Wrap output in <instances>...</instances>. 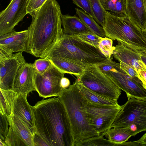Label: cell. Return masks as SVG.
<instances>
[{
    "label": "cell",
    "mask_w": 146,
    "mask_h": 146,
    "mask_svg": "<svg viewBox=\"0 0 146 146\" xmlns=\"http://www.w3.org/2000/svg\"><path fill=\"white\" fill-rule=\"evenodd\" d=\"M33 108L35 134L48 146H74L70 121L58 97L39 101Z\"/></svg>",
    "instance_id": "cell-1"
},
{
    "label": "cell",
    "mask_w": 146,
    "mask_h": 146,
    "mask_svg": "<svg viewBox=\"0 0 146 146\" xmlns=\"http://www.w3.org/2000/svg\"><path fill=\"white\" fill-rule=\"evenodd\" d=\"M29 14L32 17L27 29L29 54L43 58L64 34L60 7L56 0H47Z\"/></svg>",
    "instance_id": "cell-2"
},
{
    "label": "cell",
    "mask_w": 146,
    "mask_h": 146,
    "mask_svg": "<svg viewBox=\"0 0 146 146\" xmlns=\"http://www.w3.org/2000/svg\"><path fill=\"white\" fill-rule=\"evenodd\" d=\"M58 97L63 104L69 119L74 146L100 135L90 125L87 118L88 102L75 82L67 88H63Z\"/></svg>",
    "instance_id": "cell-3"
},
{
    "label": "cell",
    "mask_w": 146,
    "mask_h": 146,
    "mask_svg": "<svg viewBox=\"0 0 146 146\" xmlns=\"http://www.w3.org/2000/svg\"><path fill=\"white\" fill-rule=\"evenodd\" d=\"M60 57L84 67L97 65L109 60L95 47L84 42L74 35L64 33L43 58Z\"/></svg>",
    "instance_id": "cell-4"
},
{
    "label": "cell",
    "mask_w": 146,
    "mask_h": 146,
    "mask_svg": "<svg viewBox=\"0 0 146 146\" xmlns=\"http://www.w3.org/2000/svg\"><path fill=\"white\" fill-rule=\"evenodd\" d=\"M103 28L106 37L124 42L138 50L146 51V35L144 31L128 17H115L106 11Z\"/></svg>",
    "instance_id": "cell-5"
},
{
    "label": "cell",
    "mask_w": 146,
    "mask_h": 146,
    "mask_svg": "<svg viewBox=\"0 0 146 146\" xmlns=\"http://www.w3.org/2000/svg\"><path fill=\"white\" fill-rule=\"evenodd\" d=\"M127 96V100L121 106L111 128L129 127L135 136L146 131V100Z\"/></svg>",
    "instance_id": "cell-6"
},
{
    "label": "cell",
    "mask_w": 146,
    "mask_h": 146,
    "mask_svg": "<svg viewBox=\"0 0 146 146\" xmlns=\"http://www.w3.org/2000/svg\"><path fill=\"white\" fill-rule=\"evenodd\" d=\"M76 77V81L111 100L117 102L121 94V90L96 65L87 67Z\"/></svg>",
    "instance_id": "cell-7"
},
{
    "label": "cell",
    "mask_w": 146,
    "mask_h": 146,
    "mask_svg": "<svg viewBox=\"0 0 146 146\" xmlns=\"http://www.w3.org/2000/svg\"><path fill=\"white\" fill-rule=\"evenodd\" d=\"M96 66L127 95L146 100V90L141 80L127 74L121 68L120 63L110 60Z\"/></svg>",
    "instance_id": "cell-8"
},
{
    "label": "cell",
    "mask_w": 146,
    "mask_h": 146,
    "mask_svg": "<svg viewBox=\"0 0 146 146\" xmlns=\"http://www.w3.org/2000/svg\"><path fill=\"white\" fill-rule=\"evenodd\" d=\"M121 108L115 105L99 104L88 102L87 112L88 121L92 128L100 135L111 128Z\"/></svg>",
    "instance_id": "cell-9"
},
{
    "label": "cell",
    "mask_w": 146,
    "mask_h": 146,
    "mask_svg": "<svg viewBox=\"0 0 146 146\" xmlns=\"http://www.w3.org/2000/svg\"><path fill=\"white\" fill-rule=\"evenodd\" d=\"M64 74L53 64L43 74L36 72L34 81L36 91L39 96L44 98L60 96L63 89L61 86L60 81Z\"/></svg>",
    "instance_id": "cell-10"
},
{
    "label": "cell",
    "mask_w": 146,
    "mask_h": 146,
    "mask_svg": "<svg viewBox=\"0 0 146 146\" xmlns=\"http://www.w3.org/2000/svg\"><path fill=\"white\" fill-rule=\"evenodd\" d=\"M29 0H11L0 13V35L14 31L15 27L27 14Z\"/></svg>",
    "instance_id": "cell-11"
},
{
    "label": "cell",
    "mask_w": 146,
    "mask_h": 146,
    "mask_svg": "<svg viewBox=\"0 0 146 146\" xmlns=\"http://www.w3.org/2000/svg\"><path fill=\"white\" fill-rule=\"evenodd\" d=\"M22 52L0 58V88L11 89L15 77L21 67L26 62Z\"/></svg>",
    "instance_id": "cell-12"
},
{
    "label": "cell",
    "mask_w": 146,
    "mask_h": 146,
    "mask_svg": "<svg viewBox=\"0 0 146 146\" xmlns=\"http://www.w3.org/2000/svg\"><path fill=\"white\" fill-rule=\"evenodd\" d=\"M29 39L28 29L20 31H13L0 35V49L11 54L20 52L29 53Z\"/></svg>",
    "instance_id": "cell-13"
},
{
    "label": "cell",
    "mask_w": 146,
    "mask_h": 146,
    "mask_svg": "<svg viewBox=\"0 0 146 146\" xmlns=\"http://www.w3.org/2000/svg\"><path fill=\"white\" fill-rule=\"evenodd\" d=\"M141 51L124 42L118 41V44L115 46L113 55L119 62L131 66L138 72L146 70V66L141 58Z\"/></svg>",
    "instance_id": "cell-14"
},
{
    "label": "cell",
    "mask_w": 146,
    "mask_h": 146,
    "mask_svg": "<svg viewBox=\"0 0 146 146\" xmlns=\"http://www.w3.org/2000/svg\"><path fill=\"white\" fill-rule=\"evenodd\" d=\"M35 72L33 63L25 62L19 70L11 90L18 94L27 96L29 93L36 91L34 81Z\"/></svg>",
    "instance_id": "cell-15"
},
{
    "label": "cell",
    "mask_w": 146,
    "mask_h": 146,
    "mask_svg": "<svg viewBox=\"0 0 146 146\" xmlns=\"http://www.w3.org/2000/svg\"><path fill=\"white\" fill-rule=\"evenodd\" d=\"M27 96L17 94L13 102L12 113L23 121L34 136L36 131L33 106L28 102Z\"/></svg>",
    "instance_id": "cell-16"
},
{
    "label": "cell",
    "mask_w": 146,
    "mask_h": 146,
    "mask_svg": "<svg viewBox=\"0 0 146 146\" xmlns=\"http://www.w3.org/2000/svg\"><path fill=\"white\" fill-rule=\"evenodd\" d=\"M126 14L130 20L142 30L146 29V12L143 0H125Z\"/></svg>",
    "instance_id": "cell-17"
},
{
    "label": "cell",
    "mask_w": 146,
    "mask_h": 146,
    "mask_svg": "<svg viewBox=\"0 0 146 146\" xmlns=\"http://www.w3.org/2000/svg\"><path fill=\"white\" fill-rule=\"evenodd\" d=\"M61 19L63 31L66 35H78L91 32L76 15L62 14Z\"/></svg>",
    "instance_id": "cell-18"
},
{
    "label": "cell",
    "mask_w": 146,
    "mask_h": 146,
    "mask_svg": "<svg viewBox=\"0 0 146 146\" xmlns=\"http://www.w3.org/2000/svg\"><path fill=\"white\" fill-rule=\"evenodd\" d=\"M9 124L24 142L27 146H34V136L27 126L17 116L12 113L7 115Z\"/></svg>",
    "instance_id": "cell-19"
},
{
    "label": "cell",
    "mask_w": 146,
    "mask_h": 146,
    "mask_svg": "<svg viewBox=\"0 0 146 146\" xmlns=\"http://www.w3.org/2000/svg\"><path fill=\"white\" fill-rule=\"evenodd\" d=\"M52 63L64 73L75 76L81 75L86 68L71 60L60 57H55L49 59Z\"/></svg>",
    "instance_id": "cell-20"
},
{
    "label": "cell",
    "mask_w": 146,
    "mask_h": 146,
    "mask_svg": "<svg viewBox=\"0 0 146 146\" xmlns=\"http://www.w3.org/2000/svg\"><path fill=\"white\" fill-rule=\"evenodd\" d=\"M101 134L116 143V146H120L131 136H135L133 131L129 127L110 128Z\"/></svg>",
    "instance_id": "cell-21"
},
{
    "label": "cell",
    "mask_w": 146,
    "mask_h": 146,
    "mask_svg": "<svg viewBox=\"0 0 146 146\" xmlns=\"http://www.w3.org/2000/svg\"><path fill=\"white\" fill-rule=\"evenodd\" d=\"M77 86L88 102L93 104L115 105L117 102L104 97L89 89L81 83L75 81Z\"/></svg>",
    "instance_id": "cell-22"
},
{
    "label": "cell",
    "mask_w": 146,
    "mask_h": 146,
    "mask_svg": "<svg viewBox=\"0 0 146 146\" xmlns=\"http://www.w3.org/2000/svg\"><path fill=\"white\" fill-rule=\"evenodd\" d=\"M106 11L112 15L120 18L128 17L126 14L125 0H100Z\"/></svg>",
    "instance_id": "cell-23"
},
{
    "label": "cell",
    "mask_w": 146,
    "mask_h": 146,
    "mask_svg": "<svg viewBox=\"0 0 146 146\" xmlns=\"http://www.w3.org/2000/svg\"><path fill=\"white\" fill-rule=\"evenodd\" d=\"M75 9L79 17L91 32L100 37H106L103 27L99 25L91 16L81 9L78 8Z\"/></svg>",
    "instance_id": "cell-24"
},
{
    "label": "cell",
    "mask_w": 146,
    "mask_h": 146,
    "mask_svg": "<svg viewBox=\"0 0 146 146\" xmlns=\"http://www.w3.org/2000/svg\"><path fill=\"white\" fill-rule=\"evenodd\" d=\"M0 113L7 115L12 113L13 104L17 93L11 89L0 88Z\"/></svg>",
    "instance_id": "cell-25"
},
{
    "label": "cell",
    "mask_w": 146,
    "mask_h": 146,
    "mask_svg": "<svg viewBox=\"0 0 146 146\" xmlns=\"http://www.w3.org/2000/svg\"><path fill=\"white\" fill-rule=\"evenodd\" d=\"M89 1L96 21L103 27L105 24L106 11L103 8L100 0H89Z\"/></svg>",
    "instance_id": "cell-26"
},
{
    "label": "cell",
    "mask_w": 146,
    "mask_h": 146,
    "mask_svg": "<svg viewBox=\"0 0 146 146\" xmlns=\"http://www.w3.org/2000/svg\"><path fill=\"white\" fill-rule=\"evenodd\" d=\"M98 48L102 54L109 60H111L115 46H113V40L107 38L101 37Z\"/></svg>",
    "instance_id": "cell-27"
},
{
    "label": "cell",
    "mask_w": 146,
    "mask_h": 146,
    "mask_svg": "<svg viewBox=\"0 0 146 146\" xmlns=\"http://www.w3.org/2000/svg\"><path fill=\"white\" fill-rule=\"evenodd\" d=\"M9 130L5 138L6 146H27L16 133L12 125L9 124Z\"/></svg>",
    "instance_id": "cell-28"
},
{
    "label": "cell",
    "mask_w": 146,
    "mask_h": 146,
    "mask_svg": "<svg viewBox=\"0 0 146 146\" xmlns=\"http://www.w3.org/2000/svg\"><path fill=\"white\" fill-rule=\"evenodd\" d=\"M102 135L87 140L81 144L82 146H116V144L108 139H105Z\"/></svg>",
    "instance_id": "cell-29"
},
{
    "label": "cell",
    "mask_w": 146,
    "mask_h": 146,
    "mask_svg": "<svg viewBox=\"0 0 146 146\" xmlns=\"http://www.w3.org/2000/svg\"><path fill=\"white\" fill-rule=\"evenodd\" d=\"M74 35L82 41L97 48H98V44L101 38V37L91 32Z\"/></svg>",
    "instance_id": "cell-30"
},
{
    "label": "cell",
    "mask_w": 146,
    "mask_h": 146,
    "mask_svg": "<svg viewBox=\"0 0 146 146\" xmlns=\"http://www.w3.org/2000/svg\"><path fill=\"white\" fill-rule=\"evenodd\" d=\"M33 64L36 72L40 74L45 72L52 65L49 59L43 58L36 60Z\"/></svg>",
    "instance_id": "cell-31"
},
{
    "label": "cell",
    "mask_w": 146,
    "mask_h": 146,
    "mask_svg": "<svg viewBox=\"0 0 146 146\" xmlns=\"http://www.w3.org/2000/svg\"><path fill=\"white\" fill-rule=\"evenodd\" d=\"M0 139L5 141L9 131V122L7 115L0 113Z\"/></svg>",
    "instance_id": "cell-32"
},
{
    "label": "cell",
    "mask_w": 146,
    "mask_h": 146,
    "mask_svg": "<svg viewBox=\"0 0 146 146\" xmlns=\"http://www.w3.org/2000/svg\"><path fill=\"white\" fill-rule=\"evenodd\" d=\"M72 0L74 4L82 9L96 21V18L92 10L89 0Z\"/></svg>",
    "instance_id": "cell-33"
},
{
    "label": "cell",
    "mask_w": 146,
    "mask_h": 146,
    "mask_svg": "<svg viewBox=\"0 0 146 146\" xmlns=\"http://www.w3.org/2000/svg\"><path fill=\"white\" fill-rule=\"evenodd\" d=\"M47 0H29L27 7V14H30L40 7Z\"/></svg>",
    "instance_id": "cell-34"
},
{
    "label": "cell",
    "mask_w": 146,
    "mask_h": 146,
    "mask_svg": "<svg viewBox=\"0 0 146 146\" xmlns=\"http://www.w3.org/2000/svg\"><path fill=\"white\" fill-rule=\"evenodd\" d=\"M119 63L121 68L127 74L133 78L139 80V75L137 70L131 66L125 63L120 62Z\"/></svg>",
    "instance_id": "cell-35"
},
{
    "label": "cell",
    "mask_w": 146,
    "mask_h": 146,
    "mask_svg": "<svg viewBox=\"0 0 146 146\" xmlns=\"http://www.w3.org/2000/svg\"><path fill=\"white\" fill-rule=\"evenodd\" d=\"M34 146H48L47 143L39 136L35 134L34 136Z\"/></svg>",
    "instance_id": "cell-36"
},
{
    "label": "cell",
    "mask_w": 146,
    "mask_h": 146,
    "mask_svg": "<svg viewBox=\"0 0 146 146\" xmlns=\"http://www.w3.org/2000/svg\"><path fill=\"white\" fill-rule=\"evenodd\" d=\"M139 75V79L141 81L142 85L146 90V70H140L138 71Z\"/></svg>",
    "instance_id": "cell-37"
},
{
    "label": "cell",
    "mask_w": 146,
    "mask_h": 146,
    "mask_svg": "<svg viewBox=\"0 0 146 146\" xmlns=\"http://www.w3.org/2000/svg\"><path fill=\"white\" fill-rule=\"evenodd\" d=\"M70 80L66 78L63 77L61 80L60 85L62 88H68L70 85Z\"/></svg>",
    "instance_id": "cell-38"
},
{
    "label": "cell",
    "mask_w": 146,
    "mask_h": 146,
    "mask_svg": "<svg viewBox=\"0 0 146 146\" xmlns=\"http://www.w3.org/2000/svg\"><path fill=\"white\" fill-rule=\"evenodd\" d=\"M137 141L141 145L146 146V133Z\"/></svg>",
    "instance_id": "cell-39"
},
{
    "label": "cell",
    "mask_w": 146,
    "mask_h": 146,
    "mask_svg": "<svg viewBox=\"0 0 146 146\" xmlns=\"http://www.w3.org/2000/svg\"><path fill=\"white\" fill-rule=\"evenodd\" d=\"M141 58L146 66V51H141Z\"/></svg>",
    "instance_id": "cell-40"
},
{
    "label": "cell",
    "mask_w": 146,
    "mask_h": 146,
    "mask_svg": "<svg viewBox=\"0 0 146 146\" xmlns=\"http://www.w3.org/2000/svg\"><path fill=\"white\" fill-rule=\"evenodd\" d=\"M0 146H6L5 141L0 139Z\"/></svg>",
    "instance_id": "cell-41"
},
{
    "label": "cell",
    "mask_w": 146,
    "mask_h": 146,
    "mask_svg": "<svg viewBox=\"0 0 146 146\" xmlns=\"http://www.w3.org/2000/svg\"><path fill=\"white\" fill-rule=\"evenodd\" d=\"M144 6L145 8V11L146 12V0H143Z\"/></svg>",
    "instance_id": "cell-42"
},
{
    "label": "cell",
    "mask_w": 146,
    "mask_h": 146,
    "mask_svg": "<svg viewBox=\"0 0 146 146\" xmlns=\"http://www.w3.org/2000/svg\"><path fill=\"white\" fill-rule=\"evenodd\" d=\"M144 31L145 32V34L146 35V29Z\"/></svg>",
    "instance_id": "cell-43"
}]
</instances>
